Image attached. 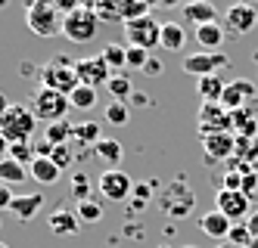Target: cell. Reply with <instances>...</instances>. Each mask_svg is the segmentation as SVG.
Returning <instances> with one entry per match:
<instances>
[{
  "label": "cell",
  "instance_id": "6da1fadb",
  "mask_svg": "<svg viewBox=\"0 0 258 248\" xmlns=\"http://www.w3.org/2000/svg\"><path fill=\"white\" fill-rule=\"evenodd\" d=\"M159 211L165 217H171V220H180V217H187L193 211V205H196V193H193V186L187 180H171L168 186H162L159 189Z\"/></svg>",
  "mask_w": 258,
  "mask_h": 248
},
{
  "label": "cell",
  "instance_id": "7a4b0ae2",
  "mask_svg": "<svg viewBox=\"0 0 258 248\" xmlns=\"http://www.w3.org/2000/svg\"><path fill=\"white\" fill-rule=\"evenodd\" d=\"M34 127H38V118L31 115L28 106H16V103H10V109L4 112V118H0V133L7 137L10 146H16V143H28L31 133H34Z\"/></svg>",
  "mask_w": 258,
  "mask_h": 248
},
{
  "label": "cell",
  "instance_id": "3957f363",
  "mask_svg": "<svg viewBox=\"0 0 258 248\" xmlns=\"http://www.w3.org/2000/svg\"><path fill=\"white\" fill-rule=\"evenodd\" d=\"M28 109H31V115L38 121L56 124V121H66V112L72 109V103H69V97H62V93L41 87V90H34L28 97Z\"/></svg>",
  "mask_w": 258,
  "mask_h": 248
},
{
  "label": "cell",
  "instance_id": "277c9868",
  "mask_svg": "<svg viewBox=\"0 0 258 248\" xmlns=\"http://www.w3.org/2000/svg\"><path fill=\"white\" fill-rule=\"evenodd\" d=\"M25 25L38 37H56V34H62V16H59L56 4L34 0V4L25 7Z\"/></svg>",
  "mask_w": 258,
  "mask_h": 248
},
{
  "label": "cell",
  "instance_id": "5b68a950",
  "mask_svg": "<svg viewBox=\"0 0 258 248\" xmlns=\"http://www.w3.org/2000/svg\"><path fill=\"white\" fill-rule=\"evenodd\" d=\"M38 78H41V87L56 90V93H62V97H72V93L81 87L78 71H75V62H69V59H50L41 68Z\"/></svg>",
  "mask_w": 258,
  "mask_h": 248
},
{
  "label": "cell",
  "instance_id": "8992f818",
  "mask_svg": "<svg viewBox=\"0 0 258 248\" xmlns=\"http://www.w3.org/2000/svg\"><path fill=\"white\" fill-rule=\"evenodd\" d=\"M100 31V19L90 7H78L75 13H69L62 19V37L72 44H90Z\"/></svg>",
  "mask_w": 258,
  "mask_h": 248
},
{
  "label": "cell",
  "instance_id": "52a82bcc",
  "mask_svg": "<svg viewBox=\"0 0 258 248\" xmlns=\"http://www.w3.org/2000/svg\"><path fill=\"white\" fill-rule=\"evenodd\" d=\"M124 28V41H127V47H140V50H156L159 47V41H162V22H156L153 16H143V19H137V22H127V25H121Z\"/></svg>",
  "mask_w": 258,
  "mask_h": 248
},
{
  "label": "cell",
  "instance_id": "ba28073f",
  "mask_svg": "<svg viewBox=\"0 0 258 248\" xmlns=\"http://www.w3.org/2000/svg\"><path fill=\"white\" fill-rule=\"evenodd\" d=\"M196 124H199V137H209V133H233V118L221 103H202Z\"/></svg>",
  "mask_w": 258,
  "mask_h": 248
},
{
  "label": "cell",
  "instance_id": "9c48e42d",
  "mask_svg": "<svg viewBox=\"0 0 258 248\" xmlns=\"http://www.w3.org/2000/svg\"><path fill=\"white\" fill-rule=\"evenodd\" d=\"M97 186H100L106 202H124L127 196H134V180H131V174H124L121 168H106L97 180Z\"/></svg>",
  "mask_w": 258,
  "mask_h": 248
},
{
  "label": "cell",
  "instance_id": "30bf717a",
  "mask_svg": "<svg viewBox=\"0 0 258 248\" xmlns=\"http://www.w3.org/2000/svg\"><path fill=\"white\" fill-rule=\"evenodd\" d=\"M221 106L227 112H239V109H249L258 106V87L246 78H236L224 87V97H221Z\"/></svg>",
  "mask_w": 258,
  "mask_h": 248
},
{
  "label": "cell",
  "instance_id": "8fae6325",
  "mask_svg": "<svg viewBox=\"0 0 258 248\" xmlns=\"http://www.w3.org/2000/svg\"><path fill=\"white\" fill-rule=\"evenodd\" d=\"M215 211H221L230 223H239V220H249L252 214V202L239 193V189H221V193L215 196Z\"/></svg>",
  "mask_w": 258,
  "mask_h": 248
},
{
  "label": "cell",
  "instance_id": "7c38bea8",
  "mask_svg": "<svg viewBox=\"0 0 258 248\" xmlns=\"http://www.w3.org/2000/svg\"><path fill=\"white\" fill-rule=\"evenodd\" d=\"M227 65H230V59H227L224 53H193V56L183 59V71L196 74V81L199 78H212L215 71L227 68Z\"/></svg>",
  "mask_w": 258,
  "mask_h": 248
},
{
  "label": "cell",
  "instance_id": "4fadbf2b",
  "mask_svg": "<svg viewBox=\"0 0 258 248\" xmlns=\"http://www.w3.org/2000/svg\"><path fill=\"white\" fill-rule=\"evenodd\" d=\"M75 71H78V81L84 84V87H103V84H109V78H112V68H109L100 56H90V59H78L75 62Z\"/></svg>",
  "mask_w": 258,
  "mask_h": 248
},
{
  "label": "cell",
  "instance_id": "5bb4252c",
  "mask_svg": "<svg viewBox=\"0 0 258 248\" xmlns=\"http://www.w3.org/2000/svg\"><path fill=\"white\" fill-rule=\"evenodd\" d=\"M224 25H227V31L230 34H249V31H255V25H258V13H255V7L252 4H233L227 13H224Z\"/></svg>",
  "mask_w": 258,
  "mask_h": 248
},
{
  "label": "cell",
  "instance_id": "9a60e30c",
  "mask_svg": "<svg viewBox=\"0 0 258 248\" xmlns=\"http://www.w3.org/2000/svg\"><path fill=\"white\" fill-rule=\"evenodd\" d=\"M206 161H230L236 152V133H209L202 137Z\"/></svg>",
  "mask_w": 258,
  "mask_h": 248
},
{
  "label": "cell",
  "instance_id": "2e32d148",
  "mask_svg": "<svg viewBox=\"0 0 258 248\" xmlns=\"http://www.w3.org/2000/svg\"><path fill=\"white\" fill-rule=\"evenodd\" d=\"M180 19L187 25H196V28H202V25H212V22H218V10L212 7V4H206V0H196V4H187L180 10Z\"/></svg>",
  "mask_w": 258,
  "mask_h": 248
},
{
  "label": "cell",
  "instance_id": "e0dca14e",
  "mask_svg": "<svg viewBox=\"0 0 258 248\" xmlns=\"http://www.w3.org/2000/svg\"><path fill=\"white\" fill-rule=\"evenodd\" d=\"M44 208V196L41 193H28V196H16L13 199V205H10V214L16 217V220H22V223H28L34 214H38Z\"/></svg>",
  "mask_w": 258,
  "mask_h": 248
},
{
  "label": "cell",
  "instance_id": "ac0fdd59",
  "mask_svg": "<svg viewBox=\"0 0 258 248\" xmlns=\"http://www.w3.org/2000/svg\"><path fill=\"white\" fill-rule=\"evenodd\" d=\"M199 230L206 233V236H212V239H218V242H227V236H230V230H233V223H230L224 214H221V211H209V214H202Z\"/></svg>",
  "mask_w": 258,
  "mask_h": 248
},
{
  "label": "cell",
  "instance_id": "d6986e66",
  "mask_svg": "<svg viewBox=\"0 0 258 248\" xmlns=\"http://www.w3.org/2000/svg\"><path fill=\"white\" fill-rule=\"evenodd\" d=\"M230 118H233V133L236 137H246V140L258 137V112H255V106L230 112Z\"/></svg>",
  "mask_w": 258,
  "mask_h": 248
},
{
  "label": "cell",
  "instance_id": "ffe728a7",
  "mask_svg": "<svg viewBox=\"0 0 258 248\" xmlns=\"http://www.w3.org/2000/svg\"><path fill=\"white\" fill-rule=\"evenodd\" d=\"M224 37H227V28H224V25H218V22L196 28V44L202 47V53H218L221 44H224Z\"/></svg>",
  "mask_w": 258,
  "mask_h": 248
},
{
  "label": "cell",
  "instance_id": "44dd1931",
  "mask_svg": "<svg viewBox=\"0 0 258 248\" xmlns=\"http://www.w3.org/2000/svg\"><path fill=\"white\" fill-rule=\"evenodd\" d=\"M162 50L168 53H180L183 47H187V28H183L180 22H162V41H159Z\"/></svg>",
  "mask_w": 258,
  "mask_h": 248
},
{
  "label": "cell",
  "instance_id": "7402d4cb",
  "mask_svg": "<svg viewBox=\"0 0 258 248\" xmlns=\"http://www.w3.org/2000/svg\"><path fill=\"white\" fill-rule=\"evenodd\" d=\"M28 174L38 180V183H44V186H53L59 177H62V171L53 164L50 158H41V155H34V161L28 164Z\"/></svg>",
  "mask_w": 258,
  "mask_h": 248
},
{
  "label": "cell",
  "instance_id": "603a6c76",
  "mask_svg": "<svg viewBox=\"0 0 258 248\" xmlns=\"http://www.w3.org/2000/svg\"><path fill=\"white\" fill-rule=\"evenodd\" d=\"M50 230L56 233V236H75L78 230H81V220H78V214L75 211H53L50 214Z\"/></svg>",
  "mask_w": 258,
  "mask_h": 248
},
{
  "label": "cell",
  "instance_id": "cb8c5ba5",
  "mask_svg": "<svg viewBox=\"0 0 258 248\" xmlns=\"http://www.w3.org/2000/svg\"><path fill=\"white\" fill-rule=\"evenodd\" d=\"M224 81H221V74H212V78H199L196 81V93L202 103H221V97H224Z\"/></svg>",
  "mask_w": 258,
  "mask_h": 248
},
{
  "label": "cell",
  "instance_id": "d4e9b609",
  "mask_svg": "<svg viewBox=\"0 0 258 248\" xmlns=\"http://www.w3.org/2000/svg\"><path fill=\"white\" fill-rule=\"evenodd\" d=\"M143 16H150V4H146V0H121V4H118L121 25L137 22V19H143Z\"/></svg>",
  "mask_w": 258,
  "mask_h": 248
},
{
  "label": "cell",
  "instance_id": "484cf974",
  "mask_svg": "<svg viewBox=\"0 0 258 248\" xmlns=\"http://www.w3.org/2000/svg\"><path fill=\"white\" fill-rule=\"evenodd\" d=\"M106 90L112 93V100H118V103H124V100H131L134 97V84H131V74H112L109 78V84H106Z\"/></svg>",
  "mask_w": 258,
  "mask_h": 248
},
{
  "label": "cell",
  "instance_id": "4316f807",
  "mask_svg": "<svg viewBox=\"0 0 258 248\" xmlns=\"http://www.w3.org/2000/svg\"><path fill=\"white\" fill-rule=\"evenodd\" d=\"M25 177H28V168H25V164L13 161V158H4V161H0V183L13 186V183H22Z\"/></svg>",
  "mask_w": 258,
  "mask_h": 248
},
{
  "label": "cell",
  "instance_id": "83f0119b",
  "mask_svg": "<svg viewBox=\"0 0 258 248\" xmlns=\"http://www.w3.org/2000/svg\"><path fill=\"white\" fill-rule=\"evenodd\" d=\"M72 140H78L81 146L84 143H100L103 140V133H100V124L97 121H81V124H72Z\"/></svg>",
  "mask_w": 258,
  "mask_h": 248
},
{
  "label": "cell",
  "instance_id": "f1b7e54d",
  "mask_svg": "<svg viewBox=\"0 0 258 248\" xmlns=\"http://www.w3.org/2000/svg\"><path fill=\"white\" fill-rule=\"evenodd\" d=\"M100 59L109 65V68H127V47L124 44H106Z\"/></svg>",
  "mask_w": 258,
  "mask_h": 248
},
{
  "label": "cell",
  "instance_id": "f546056e",
  "mask_svg": "<svg viewBox=\"0 0 258 248\" xmlns=\"http://www.w3.org/2000/svg\"><path fill=\"white\" fill-rule=\"evenodd\" d=\"M78 220L81 223H97L100 217H103V202L100 199H84V202H78Z\"/></svg>",
  "mask_w": 258,
  "mask_h": 248
},
{
  "label": "cell",
  "instance_id": "4dcf8cb0",
  "mask_svg": "<svg viewBox=\"0 0 258 248\" xmlns=\"http://www.w3.org/2000/svg\"><path fill=\"white\" fill-rule=\"evenodd\" d=\"M127 118H131V109H127V103H118L112 100L106 106V124H115V127H124Z\"/></svg>",
  "mask_w": 258,
  "mask_h": 248
},
{
  "label": "cell",
  "instance_id": "1f68e13d",
  "mask_svg": "<svg viewBox=\"0 0 258 248\" xmlns=\"http://www.w3.org/2000/svg\"><path fill=\"white\" fill-rule=\"evenodd\" d=\"M97 155H100L103 161H109V164H118L124 152H121V143H118V140H106V137H103V140L97 143Z\"/></svg>",
  "mask_w": 258,
  "mask_h": 248
},
{
  "label": "cell",
  "instance_id": "d6a6232c",
  "mask_svg": "<svg viewBox=\"0 0 258 248\" xmlns=\"http://www.w3.org/2000/svg\"><path fill=\"white\" fill-rule=\"evenodd\" d=\"M69 140H72V124H69V121L47 124V143H50V146H66Z\"/></svg>",
  "mask_w": 258,
  "mask_h": 248
},
{
  "label": "cell",
  "instance_id": "836d02e7",
  "mask_svg": "<svg viewBox=\"0 0 258 248\" xmlns=\"http://www.w3.org/2000/svg\"><path fill=\"white\" fill-rule=\"evenodd\" d=\"M69 103H72V109H94V106H97V90L81 84V87L69 97Z\"/></svg>",
  "mask_w": 258,
  "mask_h": 248
},
{
  "label": "cell",
  "instance_id": "e575fe53",
  "mask_svg": "<svg viewBox=\"0 0 258 248\" xmlns=\"http://www.w3.org/2000/svg\"><path fill=\"white\" fill-rule=\"evenodd\" d=\"M90 10L97 13L100 25H103V22H121V19H118V4H112V0H103V4H90Z\"/></svg>",
  "mask_w": 258,
  "mask_h": 248
},
{
  "label": "cell",
  "instance_id": "d590c367",
  "mask_svg": "<svg viewBox=\"0 0 258 248\" xmlns=\"http://www.w3.org/2000/svg\"><path fill=\"white\" fill-rule=\"evenodd\" d=\"M227 242H230L233 248H249V245L255 242V236L249 233V226H246V223H233V230H230Z\"/></svg>",
  "mask_w": 258,
  "mask_h": 248
},
{
  "label": "cell",
  "instance_id": "8d00e7d4",
  "mask_svg": "<svg viewBox=\"0 0 258 248\" xmlns=\"http://www.w3.org/2000/svg\"><path fill=\"white\" fill-rule=\"evenodd\" d=\"M72 158H75V155H72V146H69V143H66V146H53V152H50V161L56 164L59 171H66V168L72 164Z\"/></svg>",
  "mask_w": 258,
  "mask_h": 248
},
{
  "label": "cell",
  "instance_id": "74e56055",
  "mask_svg": "<svg viewBox=\"0 0 258 248\" xmlns=\"http://www.w3.org/2000/svg\"><path fill=\"white\" fill-rule=\"evenodd\" d=\"M10 158L28 168V164L34 161V155H31V146H28V143H16V146H10Z\"/></svg>",
  "mask_w": 258,
  "mask_h": 248
},
{
  "label": "cell",
  "instance_id": "f35d334b",
  "mask_svg": "<svg viewBox=\"0 0 258 248\" xmlns=\"http://www.w3.org/2000/svg\"><path fill=\"white\" fill-rule=\"evenodd\" d=\"M150 62V53L140 50V47H127V68H146Z\"/></svg>",
  "mask_w": 258,
  "mask_h": 248
},
{
  "label": "cell",
  "instance_id": "ab89813d",
  "mask_svg": "<svg viewBox=\"0 0 258 248\" xmlns=\"http://www.w3.org/2000/svg\"><path fill=\"white\" fill-rule=\"evenodd\" d=\"M87 189H90L87 177L75 174V180H72V196H75V202H84V199H90V196H87Z\"/></svg>",
  "mask_w": 258,
  "mask_h": 248
},
{
  "label": "cell",
  "instance_id": "60d3db41",
  "mask_svg": "<svg viewBox=\"0 0 258 248\" xmlns=\"http://www.w3.org/2000/svg\"><path fill=\"white\" fill-rule=\"evenodd\" d=\"M239 193H243L249 202L255 199V193H258V177L252 174V171H249V174H243V186H239Z\"/></svg>",
  "mask_w": 258,
  "mask_h": 248
},
{
  "label": "cell",
  "instance_id": "b9f144b4",
  "mask_svg": "<svg viewBox=\"0 0 258 248\" xmlns=\"http://www.w3.org/2000/svg\"><path fill=\"white\" fill-rule=\"evenodd\" d=\"M134 199L137 205H146L153 199V183H134Z\"/></svg>",
  "mask_w": 258,
  "mask_h": 248
},
{
  "label": "cell",
  "instance_id": "7bdbcfd3",
  "mask_svg": "<svg viewBox=\"0 0 258 248\" xmlns=\"http://www.w3.org/2000/svg\"><path fill=\"white\" fill-rule=\"evenodd\" d=\"M13 193H10V186L7 183H0V211H10V205H13Z\"/></svg>",
  "mask_w": 258,
  "mask_h": 248
},
{
  "label": "cell",
  "instance_id": "ee69618b",
  "mask_svg": "<svg viewBox=\"0 0 258 248\" xmlns=\"http://www.w3.org/2000/svg\"><path fill=\"white\" fill-rule=\"evenodd\" d=\"M239 186H243V174H239V171L224 174V189H239Z\"/></svg>",
  "mask_w": 258,
  "mask_h": 248
},
{
  "label": "cell",
  "instance_id": "f6af8a7d",
  "mask_svg": "<svg viewBox=\"0 0 258 248\" xmlns=\"http://www.w3.org/2000/svg\"><path fill=\"white\" fill-rule=\"evenodd\" d=\"M246 226H249V233L258 239V208H255V211L249 214V220H246Z\"/></svg>",
  "mask_w": 258,
  "mask_h": 248
},
{
  "label": "cell",
  "instance_id": "bcb514c9",
  "mask_svg": "<svg viewBox=\"0 0 258 248\" xmlns=\"http://www.w3.org/2000/svg\"><path fill=\"white\" fill-rule=\"evenodd\" d=\"M146 74H153V78H156V74H162V62H156V59H150V62H146V68H143Z\"/></svg>",
  "mask_w": 258,
  "mask_h": 248
},
{
  "label": "cell",
  "instance_id": "7dc6e473",
  "mask_svg": "<svg viewBox=\"0 0 258 248\" xmlns=\"http://www.w3.org/2000/svg\"><path fill=\"white\" fill-rule=\"evenodd\" d=\"M4 158H10V143H7L4 133H0V161H4Z\"/></svg>",
  "mask_w": 258,
  "mask_h": 248
},
{
  "label": "cell",
  "instance_id": "c3c4849f",
  "mask_svg": "<svg viewBox=\"0 0 258 248\" xmlns=\"http://www.w3.org/2000/svg\"><path fill=\"white\" fill-rule=\"evenodd\" d=\"M134 106H150V97H146V93H134Z\"/></svg>",
  "mask_w": 258,
  "mask_h": 248
},
{
  "label": "cell",
  "instance_id": "681fc988",
  "mask_svg": "<svg viewBox=\"0 0 258 248\" xmlns=\"http://www.w3.org/2000/svg\"><path fill=\"white\" fill-rule=\"evenodd\" d=\"M10 109V103H7V93H0V118H4V112Z\"/></svg>",
  "mask_w": 258,
  "mask_h": 248
},
{
  "label": "cell",
  "instance_id": "f907efd6",
  "mask_svg": "<svg viewBox=\"0 0 258 248\" xmlns=\"http://www.w3.org/2000/svg\"><path fill=\"white\" fill-rule=\"evenodd\" d=\"M215 248H233V245H230V242H218Z\"/></svg>",
  "mask_w": 258,
  "mask_h": 248
},
{
  "label": "cell",
  "instance_id": "816d5d0a",
  "mask_svg": "<svg viewBox=\"0 0 258 248\" xmlns=\"http://www.w3.org/2000/svg\"><path fill=\"white\" fill-rule=\"evenodd\" d=\"M249 248H258V239H255V242H252V245H249Z\"/></svg>",
  "mask_w": 258,
  "mask_h": 248
},
{
  "label": "cell",
  "instance_id": "f5cc1de1",
  "mask_svg": "<svg viewBox=\"0 0 258 248\" xmlns=\"http://www.w3.org/2000/svg\"><path fill=\"white\" fill-rule=\"evenodd\" d=\"M0 248H10V245H7V242H0Z\"/></svg>",
  "mask_w": 258,
  "mask_h": 248
},
{
  "label": "cell",
  "instance_id": "db71d44e",
  "mask_svg": "<svg viewBox=\"0 0 258 248\" xmlns=\"http://www.w3.org/2000/svg\"><path fill=\"white\" fill-rule=\"evenodd\" d=\"M183 248H196V245H183Z\"/></svg>",
  "mask_w": 258,
  "mask_h": 248
}]
</instances>
